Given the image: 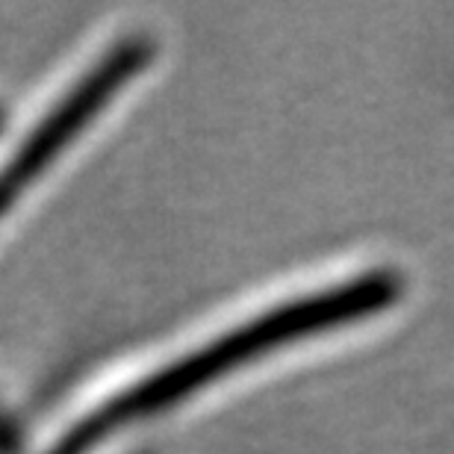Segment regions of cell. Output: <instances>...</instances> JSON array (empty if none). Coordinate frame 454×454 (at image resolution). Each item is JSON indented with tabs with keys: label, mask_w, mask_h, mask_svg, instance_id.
Here are the masks:
<instances>
[{
	"label": "cell",
	"mask_w": 454,
	"mask_h": 454,
	"mask_svg": "<svg viewBox=\"0 0 454 454\" xmlns=\"http://www.w3.org/2000/svg\"><path fill=\"white\" fill-rule=\"evenodd\" d=\"M398 295H402V275L393 269H372L340 286L307 293L286 304L271 307L269 313L236 325L222 337L204 342L201 348L184 354L180 360L157 369L139 384L127 387L124 393L95 407L77 425H71L48 454H89L104 440H110L115 431L127 428L136 419H148V416L166 411L180 398L219 380L227 372L239 369L245 363L280 348V345L375 316L387 310Z\"/></svg>",
	"instance_id": "cell-1"
},
{
	"label": "cell",
	"mask_w": 454,
	"mask_h": 454,
	"mask_svg": "<svg viewBox=\"0 0 454 454\" xmlns=\"http://www.w3.org/2000/svg\"><path fill=\"white\" fill-rule=\"evenodd\" d=\"M153 59V42L148 35H127L115 42L66 95L42 115V121L24 136V142L0 166V219L9 213L27 186L42 177V171L86 130L89 121L113 101L139 71Z\"/></svg>",
	"instance_id": "cell-2"
}]
</instances>
